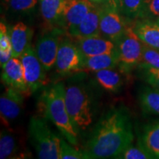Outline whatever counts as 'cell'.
Returning <instances> with one entry per match:
<instances>
[{"label":"cell","mask_w":159,"mask_h":159,"mask_svg":"<svg viewBox=\"0 0 159 159\" xmlns=\"http://www.w3.org/2000/svg\"><path fill=\"white\" fill-rule=\"evenodd\" d=\"M159 17V0H150L144 12L142 19H150Z\"/></svg>","instance_id":"30"},{"label":"cell","mask_w":159,"mask_h":159,"mask_svg":"<svg viewBox=\"0 0 159 159\" xmlns=\"http://www.w3.org/2000/svg\"><path fill=\"white\" fill-rule=\"evenodd\" d=\"M84 56L70 37H63L60 43L55 69L61 75L83 71Z\"/></svg>","instance_id":"7"},{"label":"cell","mask_w":159,"mask_h":159,"mask_svg":"<svg viewBox=\"0 0 159 159\" xmlns=\"http://www.w3.org/2000/svg\"><path fill=\"white\" fill-rule=\"evenodd\" d=\"M137 67L145 82L153 88L159 89V69L144 64H139Z\"/></svg>","instance_id":"25"},{"label":"cell","mask_w":159,"mask_h":159,"mask_svg":"<svg viewBox=\"0 0 159 159\" xmlns=\"http://www.w3.org/2000/svg\"><path fill=\"white\" fill-rule=\"evenodd\" d=\"M22 63L26 83L30 94L34 93L48 83L47 70L42 65L34 47L29 45L20 56Z\"/></svg>","instance_id":"6"},{"label":"cell","mask_w":159,"mask_h":159,"mask_svg":"<svg viewBox=\"0 0 159 159\" xmlns=\"http://www.w3.org/2000/svg\"><path fill=\"white\" fill-rule=\"evenodd\" d=\"M25 96L21 91L7 86L0 97V114L2 122L6 126L19 116L23 109Z\"/></svg>","instance_id":"10"},{"label":"cell","mask_w":159,"mask_h":159,"mask_svg":"<svg viewBox=\"0 0 159 159\" xmlns=\"http://www.w3.org/2000/svg\"><path fill=\"white\" fill-rule=\"evenodd\" d=\"M139 99L144 112L159 116V89L145 87L140 91Z\"/></svg>","instance_id":"22"},{"label":"cell","mask_w":159,"mask_h":159,"mask_svg":"<svg viewBox=\"0 0 159 159\" xmlns=\"http://www.w3.org/2000/svg\"><path fill=\"white\" fill-rule=\"evenodd\" d=\"M150 0H120L119 12L128 19H142Z\"/></svg>","instance_id":"23"},{"label":"cell","mask_w":159,"mask_h":159,"mask_svg":"<svg viewBox=\"0 0 159 159\" xmlns=\"http://www.w3.org/2000/svg\"><path fill=\"white\" fill-rule=\"evenodd\" d=\"M29 136L38 158L60 159L61 138L51 130L44 119L41 116L31 117Z\"/></svg>","instance_id":"4"},{"label":"cell","mask_w":159,"mask_h":159,"mask_svg":"<svg viewBox=\"0 0 159 159\" xmlns=\"http://www.w3.org/2000/svg\"><path fill=\"white\" fill-rule=\"evenodd\" d=\"M117 158L122 159H148L152 158V156L147 152L144 149H143L139 144L137 146L130 145Z\"/></svg>","instance_id":"28"},{"label":"cell","mask_w":159,"mask_h":159,"mask_svg":"<svg viewBox=\"0 0 159 159\" xmlns=\"http://www.w3.org/2000/svg\"><path fill=\"white\" fill-rule=\"evenodd\" d=\"M27 150L23 148L20 139L15 132L9 129L1 131L0 135V158H27Z\"/></svg>","instance_id":"16"},{"label":"cell","mask_w":159,"mask_h":159,"mask_svg":"<svg viewBox=\"0 0 159 159\" xmlns=\"http://www.w3.org/2000/svg\"><path fill=\"white\" fill-rule=\"evenodd\" d=\"M120 12L103 5L100 16V35L116 43L124 35L127 27Z\"/></svg>","instance_id":"9"},{"label":"cell","mask_w":159,"mask_h":159,"mask_svg":"<svg viewBox=\"0 0 159 159\" xmlns=\"http://www.w3.org/2000/svg\"><path fill=\"white\" fill-rule=\"evenodd\" d=\"M94 7L95 4L89 0H67L63 15L64 28L67 34L74 30Z\"/></svg>","instance_id":"12"},{"label":"cell","mask_w":159,"mask_h":159,"mask_svg":"<svg viewBox=\"0 0 159 159\" xmlns=\"http://www.w3.org/2000/svg\"><path fill=\"white\" fill-rule=\"evenodd\" d=\"M138 144L152 158H159V119L143 127L138 139Z\"/></svg>","instance_id":"18"},{"label":"cell","mask_w":159,"mask_h":159,"mask_svg":"<svg viewBox=\"0 0 159 159\" xmlns=\"http://www.w3.org/2000/svg\"><path fill=\"white\" fill-rule=\"evenodd\" d=\"M11 8L16 12L27 13L33 11L39 0H7Z\"/></svg>","instance_id":"29"},{"label":"cell","mask_w":159,"mask_h":159,"mask_svg":"<svg viewBox=\"0 0 159 159\" xmlns=\"http://www.w3.org/2000/svg\"><path fill=\"white\" fill-rule=\"evenodd\" d=\"M66 104L71 122L77 130H84L93 122L94 98L84 83H71L66 87Z\"/></svg>","instance_id":"3"},{"label":"cell","mask_w":159,"mask_h":159,"mask_svg":"<svg viewBox=\"0 0 159 159\" xmlns=\"http://www.w3.org/2000/svg\"><path fill=\"white\" fill-rule=\"evenodd\" d=\"M135 33L148 47L159 51V24L150 19H142L133 26Z\"/></svg>","instance_id":"19"},{"label":"cell","mask_w":159,"mask_h":159,"mask_svg":"<svg viewBox=\"0 0 159 159\" xmlns=\"http://www.w3.org/2000/svg\"><path fill=\"white\" fill-rule=\"evenodd\" d=\"M12 43L9 30L3 22L0 25V62L1 66L12 57Z\"/></svg>","instance_id":"24"},{"label":"cell","mask_w":159,"mask_h":159,"mask_svg":"<svg viewBox=\"0 0 159 159\" xmlns=\"http://www.w3.org/2000/svg\"><path fill=\"white\" fill-rule=\"evenodd\" d=\"M139 64H144L159 69V51L153 48H151V47L145 45L144 43L143 44L142 61Z\"/></svg>","instance_id":"27"},{"label":"cell","mask_w":159,"mask_h":159,"mask_svg":"<svg viewBox=\"0 0 159 159\" xmlns=\"http://www.w3.org/2000/svg\"><path fill=\"white\" fill-rule=\"evenodd\" d=\"M157 22H158L159 24V17L158 18V19H157Z\"/></svg>","instance_id":"33"},{"label":"cell","mask_w":159,"mask_h":159,"mask_svg":"<svg viewBox=\"0 0 159 159\" xmlns=\"http://www.w3.org/2000/svg\"><path fill=\"white\" fill-rule=\"evenodd\" d=\"M72 144H69L64 139L61 138L60 159H88L89 158L84 151L75 149Z\"/></svg>","instance_id":"26"},{"label":"cell","mask_w":159,"mask_h":159,"mask_svg":"<svg viewBox=\"0 0 159 159\" xmlns=\"http://www.w3.org/2000/svg\"><path fill=\"white\" fill-rule=\"evenodd\" d=\"M94 73L98 84L105 91L111 93H117L120 91L124 80L121 73L114 68L102 69Z\"/></svg>","instance_id":"21"},{"label":"cell","mask_w":159,"mask_h":159,"mask_svg":"<svg viewBox=\"0 0 159 159\" xmlns=\"http://www.w3.org/2000/svg\"><path fill=\"white\" fill-rule=\"evenodd\" d=\"M1 67L2 83L21 91L25 97L30 94L26 83L22 63L19 57H11Z\"/></svg>","instance_id":"11"},{"label":"cell","mask_w":159,"mask_h":159,"mask_svg":"<svg viewBox=\"0 0 159 159\" xmlns=\"http://www.w3.org/2000/svg\"><path fill=\"white\" fill-rule=\"evenodd\" d=\"M134 139L128 108L113 107L94 125L87 140L84 152L89 158H117Z\"/></svg>","instance_id":"1"},{"label":"cell","mask_w":159,"mask_h":159,"mask_svg":"<svg viewBox=\"0 0 159 159\" xmlns=\"http://www.w3.org/2000/svg\"><path fill=\"white\" fill-rule=\"evenodd\" d=\"M143 44L133 27L128 26L124 35L116 43L119 54L118 66L122 72L128 74L138 66L142 61Z\"/></svg>","instance_id":"5"},{"label":"cell","mask_w":159,"mask_h":159,"mask_svg":"<svg viewBox=\"0 0 159 159\" xmlns=\"http://www.w3.org/2000/svg\"><path fill=\"white\" fill-rule=\"evenodd\" d=\"M65 30L54 27L39 38L35 43V49L40 61L47 71L55 65L60 43L63 39Z\"/></svg>","instance_id":"8"},{"label":"cell","mask_w":159,"mask_h":159,"mask_svg":"<svg viewBox=\"0 0 159 159\" xmlns=\"http://www.w3.org/2000/svg\"><path fill=\"white\" fill-rule=\"evenodd\" d=\"M75 43L84 57L105 54L116 49V43L102 35L75 40Z\"/></svg>","instance_id":"14"},{"label":"cell","mask_w":159,"mask_h":159,"mask_svg":"<svg viewBox=\"0 0 159 159\" xmlns=\"http://www.w3.org/2000/svg\"><path fill=\"white\" fill-rule=\"evenodd\" d=\"M12 43V57H20L27 47L30 45L33 30L23 22H18L10 30Z\"/></svg>","instance_id":"17"},{"label":"cell","mask_w":159,"mask_h":159,"mask_svg":"<svg viewBox=\"0 0 159 159\" xmlns=\"http://www.w3.org/2000/svg\"><path fill=\"white\" fill-rule=\"evenodd\" d=\"M119 65V54L117 49L111 52L92 57H84L83 71L96 72L105 69L115 68Z\"/></svg>","instance_id":"20"},{"label":"cell","mask_w":159,"mask_h":159,"mask_svg":"<svg viewBox=\"0 0 159 159\" xmlns=\"http://www.w3.org/2000/svg\"><path fill=\"white\" fill-rule=\"evenodd\" d=\"M66 2L67 0H40V11L43 19L52 28L65 30L63 15Z\"/></svg>","instance_id":"15"},{"label":"cell","mask_w":159,"mask_h":159,"mask_svg":"<svg viewBox=\"0 0 159 159\" xmlns=\"http://www.w3.org/2000/svg\"><path fill=\"white\" fill-rule=\"evenodd\" d=\"M103 5L108 7H112L119 11V6H120V0H105Z\"/></svg>","instance_id":"31"},{"label":"cell","mask_w":159,"mask_h":159,"mask_svg":"<svg viewBox=\"0 0 159 159\" xmlns=\"http://www.w3.org/2000/svg\"><path fill=\"white\" fill-rule=\"evenodd\" d=\"M89 1L91 2L94 4H97V5H99V4H104L105 0H89Z\"/></svg>","instance_id":"32"},{"label":"cell","mask_w":159,"mask_h":159,"mask_svg":"<svg viewBox=\"0 0 159 159\" xmlns=\"http://www.w3.org/2000/svg\"><path fill=\"white\" fill-rule=\"evenodd\" d=\"M102 8V7H97L95 5L76 28L68 34L69 36L71 39L77 40L101 35L99 25Z\"/></svg>","instance_id":"13"},{"label":"cell","mask_w":159,"mask_h":159,"mask_svg":"<svg viewBox=\"0 0 159 159\" xmlns=\"http://www.w3.org/2000/svg\"><path fill=\"white\" fill-rule=\"evenodd\" d=\"M40 109L58 129L63 136L74 146L77 144V129L71 122L66 104V86L57 82L43 91L39 102Z\"/></svg>","instance_id":"2"}]
</instances>
